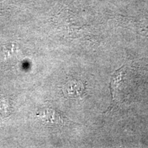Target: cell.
<instances>
[{
  "label": "cell",
  "instance_id": "obj_1",
  "mask_svg": "<svg viewBox=\"0 0 148 148\" xmlns=\"http://www.w3.org/2000/svg\"><path fill=\"white\" fill-rule=\"evenodd\" d=\"M37 115L44 123L53 126H63L72 123L62 112L53 108H42Z\"/></svg>",
  "mask_w": 148,
  "mask_h": 148
},
{
  "label": "cell",
  "instance_id": "obj_3",
  "mask_svg": "<svg viewBox=\"0 0 148 148\" xmlns=\"http://www.w3.org/2000/svg\"><path fill=\"white\" fill-rule=\"evenodd\" d=\"M62 89L66 97H77L83 94L84 86L80 81L76 79H70L66 81Z\"/></svg>",
  "mask_w": 148,
  "mask_h": 148
},
{
  "label": "cell",
  "instance_id": "obj_2",
  "mask_svg": "<svg viewBox=\"0 0 148 148\" xmlns=\"http://www.w3.org/2000/svg\"><path fill=\"white\" fill-rule=\"evenodd\" d=\"M19 51L16 45L7 43L0 46V62L11 63L18 59Z\"/></svg>",
  "mask_w": 148,
  "mask_h": 148
}]
</instances>
